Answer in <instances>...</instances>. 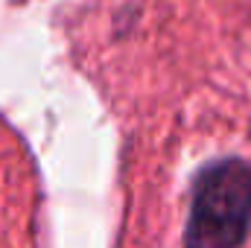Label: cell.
<instances>
[{
    "instance_id": "6da1fadb",
    "label": "cell",
    "mask_w": 251,
    "mask_h": 248,
    "mask_svg": "<svg viewBox=\"0 0 251 248\" xmlns=\"http://www.w3.org/2000/svg\"><path fill=\"white\" fill-rule=\"evenodd\" d=\"M251 231V164L219 161L193 187L187 248H240Z\"/></svg>"
}]
</instances>
